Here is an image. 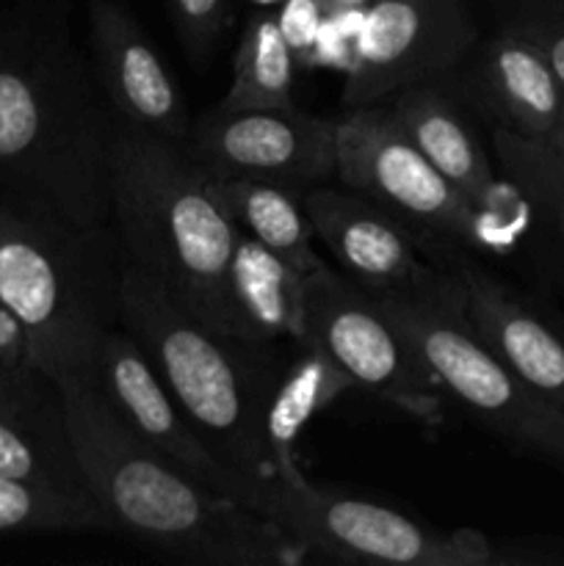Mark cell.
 Here are the masks:
<instances>
[{"label": "cell", "instance_id": "cell-2", "mask_svg": "<svg viewBox=\"0 0 564 566\" xmlns=\"http://www.w3.org/2000/svg\"><path fill=\"white\" fill-rule=\"evenodd\" d=\"M83 481L111 531L166 558L205 566H296L310 556L280 523L219 495L149 448L92 374L59 381Z\"/></svg>", "mask_w": 564, "mask_h": 566}, {"label": "cell", "instance_id": "cell-14", "mask_svg": "<svg viewBox=\"0 0 564 566\" xmlns=\"http://www.w3.org/2000/svg\"><path fill=\"white\" fill-rule=\"evenodd\" d=\"M302 199L315 238L365 291H409L440 276L420 260L412 227L363 193L326 182L304 191Z\"/></svg>", "mask_w": 564, "mask_h": 566}, {"label": "cell", "instance_id": "cell-5", "mask_svg": "<svg viewBox=\"0 0 564 566\" xmlns=\"http://www.w3.org/2000/svg\"><path fill=\"white\" fill-rule=\"evenodd\" d=\"M122 271L114 227L77 230L0 199V304L25 332L28 363L50 379L94 374L122 326Z\"/></svg>", "mask_w": 564, "mask_h": 566}, {"label": "cell", "instance_id": "cell-19", "mask_svg": "<svg viewBox=\"0 0 564 566\" xmlns=\"http://www.w3.org/2000/svg\"><path fill=\"white\" fill-rule=\"evenodd\" d=\"M385 103L429 164L470 202H479L495 180V169L470 122L437 81L401 88Z\"/></svg>", "mask_w": 564, "mask_h": 566}, {"label": "cell", "instance_id": "cell-28", "mask_svg": "<svg viewBox=\"0 0 564 566\" xmlns=\"http://www.w3.org/2000/svg\"><path fill=\"white\" fill-rule=\"evenodd\" d=\"M20 359H28L25 332L20 321L0 304V363H20Z\"/></svg>", "mask_w": 564, "mask_h": 566}, {"label": "cell", "instance_id": "cell-18", "mask_svg": "<svg viewBox=\"0 0 564 566\" xmlns=\"http://www.w3.org/2000/svg\"><path fill=\"white\" fill-rule=\"evenodd\" d=\"M232 329L260 346H307V276L249 235H238L227 271Z\"/></svg>", "mask_w": 564, "mask_h": 566}, {"label": "cell", "instance_id": "cell-11", "mask_svg": "<svg viewBox=\"0 0 564 566\" xmlns=\"http://www.w3.org/2000/svg\"><path fill=\"white\" fill-rule=\"evenodd\" d=\"M337 119L285 111H221L191 122L186 149L216 180H265L310 191L335 180Z\"/></svg>", "mask_w": 564, "mask_h": 566}, {"label": "cell", "instance_id": "cell-7", "mask_svg": "<svg viewBox=\"0 0 564 566\" xmlns=\"http://www.w3.org/2000/svg\"><path fill=\"white\" fill-rule=\"evenodd\" d=\"M370 293L446 396L457 398L503 440L564 468V409L525 385L484 346L459 307L451 274L424 287Z\"/></svg>", "mask_w": 564, "mask_h": 566}, {"label": "cell", "instance_id": "cell-30", "mask_svg": "<svg viewBox=\"0 0 564 566\" xmlns=\"http://www.w3.org/2000/svg\"><path fill=\"white\" fill-rule=\"evenodd\" d=\"M254 6H260V9H271V6H280L282 0H252Z\"/></svg>", "mask_w": 564, "mask_h": 566}, {"label": "cell", "instance_id": "cell-21", "mask_svg": "<svg viewBox=\"0 0 564 566\" xmlns=\"http://www.w3.org/2000/svg\"><path fill=\"white\" fill-rule=\"evenodd\" d=\"M216 191L243 235L263 243L304 276L324 269L326 260L313 247L315 230L304 210L302 191L243 177L216 180Z\"/></svg>", "mask_w": 564, "mask_h": 566}, {"label": "cell", "instance_id": "cell-22", "mask_svg": "<svg viewBox=\"0 0 564 566\" xmlns=\"http://www.w3.org/2000/svg\"><path fill=\"white\" fill-rule=\"evenodd\" d=\"M296 55L282 33L276 11L260 9L243 28L232 59V81L221 97V111H285L296 108L293 81Z\"/></svg>", "mask_w": 564, "mask_h": 566}, {"label": "cell", "instance_id": "cell-16", "mask_svg": "<svg viewBox=\"0 0 564 566\" xmlns=\"http://www.w3.org/2000/svg\"><path fill=\"white\" fill-rule=\"evenodd\" d=\"M451 276L459 307L484 346L564 409V332L473 260L457 258Z\"/></svg>", "mask_w": 564, "mask_h": 566}, {"label": "cell", "instance_id": "cell-1", "mask_svg": "<svg viewBox=\"0 0 564 566\" xmlns=\"http://www.w3.org/2000/svg\"><path fill=\"white\" fill-rule=\"evenodd\" d=\"M114 114L59 9L0 17V199L111 227Z\"/></svg>", "mask_w": 564, "mask_h": 566}, {"label": "cell", "instance_id": "cell-4", "mask_svg": "<svg viewBox=\"0 0 564 566\" xmlns=\"http://www.w3.org/2000/svg\"><path fill=\"white\" fill-rule=\"evenodd\" d=\"M119 324L147 354L210 451L254 484H274L263 418L285 368L276 346L213 329L127 260Z\"/></svg>", "mask_w": 564, "mask_h": 566}, {"label": "cell", "instance_id": "cell-23", "mask_svg": "<svg viewBox=\"0 0 564 566\" xmlns=\"http://www.w3.org/2000/svg\"><path fill=\"white\" fill-rule=\"evenodd\" d=\"M39 531H111V523L88 490L0 475V534Z\"/></svg>", "mask_w": 564, "mask_h": 566}, {"label": "cell", "instance_id": "cell-15", "mask_svg": "<svg viewBox=\"0 0 564 566\" xmlns=\"http://www.w3.org/2000/svg\"><path fill=\"white\" fill-rule=\"evenodd\" d=\"M0 475L88 490L64 390L28 359L0 363Z\"/></svg>", "mask_w": 564, "mask_h": 566}, {"label": "cell", "instance_id": "cell-29", "mask_svg": "<svg viewBox=\"0 0 564 566\" xmlns=\"http://www.w3.org/2000/svg\"><path fill=\"white\" fill-rule=\"evenodd\" d=\"M542 142H545L547 147H551L553 153H556L558 158L564 160V116H562V119L556 122V125H553V130L547 133V136L542 138Z\"/></svg>", "mask_w": 564, "mask_h": 566}, {"label": "cell", "instance_id": "cell-26", "mask_svg": "<svg viewBox=\"0 0 564 566\" xmlns=\"http://www.w3.org/2000/svg\"><path fill=\"white\" fill-rule=\"evenodd\" d=\"M509 22L542 50L564 88V0H534L520 6Z\"/></svg>", "mask_w": 564, "mask_h": 566}, {"label": "cell", "instance_id": "cell-3", "mask_svg": "<svg viewBox=\"0 0 564 566\" xmlns=\"http://www.w3.org/2000/svg\"><path fill=\"white\" fill-rule=\"evenodd\" d=\"M111 227L122 254L199 321L236 335L227 271L238 224L186 144L114 122Z\"/></svg>", "mask_w": 564, "mask_h": 566}, {"label": "cell", "instance_id": "cell-10", "mask_svg": "<svg viewBox=\"0 0 564 566\" xmlns=\"http://www.w3.org/2000/svg\"><path fill=\"white\" fill-rule=\"evenodd\" d=\"M476 39L464 0H370L346 72L343 108H368L415 83L451 75Z\"/></svg>", "mask_w": 564, "mask_h": 566}, {"label": "cell", "instance_id": "cell-9", "mask_svg": "<svg viewBox=\"0 0 564 566\" xmlns=\"http://www.w3.org/2000/svg\"><path fill=\"white\" fill-rule=\"evenodd\" d=\"M335 147L341 186L390 210L415 232L468 247L473 202L415 147L385 99L346 111L337 119Z\"/></svg>", "mask_w": 564, "mask_h": 566}, {"label": "cell", "instance_id": "cell-12", "mask_svg": "<svg viewBox=\"0 0 564 566\" xmlns=\"http://www.w3.org/2000/svg\"><path fill=\"white\" fill-rule=\"evenodd\" d=\"M92 376L114 407V412L149 448L164 453L175 468H180L182 473L197 479L208 490L263 514V503L271 484H254L210 451L197 426L188 420L169 387L155 374L147 354L122 326H116L100 346Z\"/></svg>", "mask_w": 564, "mask_h": 566}, {"label": "cell", "instance_id": "cell-8", "mask_svg": "<svg viewBox=\"0 0 564 566\" xmlns=\"http://www.w3.org/2000/svg\"><path fill=\"white\" fill-rule=\"evenodd\" d=\"M307 346L321 348L354 390H363L426 429L446 418V390L385 310L343 271L307 276Z\"/></svg>", "mask_w": 564, "mask_h": 566}, {"label": "cell", "instance_id": "cell-31", "mask_svg": "<svg viewBox=\"0 0 564 566\" xmlns=\"http://www.w3.org/2000/svg\"><path fill=\"white\" fill-rule=\"evenodd\" d=\"M509 6H512V11L514 9H520V6H529V3H534V0H506Z\"/></svg>", "mask_w": 564, "mask_h": 566}, {"label": "cell", "instance_id": "cell-24", "mask_svg": "<svg viewBox=\"0 0 564 566\" xmlns=\"http://www.w3.org/2000/svg\"><path fill=\"white\" fill-rule=\"evenodd\" d=\"M492 149L501 160L503 175L529 199L531 213L551 230L564 254V160L545 142L518 136L503 127H492Z\"/></svg>", "mask_w": 564, "mask_h": 566}, {"label": "cell", "instance_id": "cell-27", "mask_svg": "<svg viewBox=\"0 0 564 566\" xmlns=\"http://www.w3.org/2000/svg\"><path fill=\"white\" fill-rule=\"evenodd\" d=\"M330 9L332 0H282L280 3L276 20H280L282 33H285L299 66H310L315 39L330 17Z\"/></svg>", "mask_w": 564, "mask_h": 566}, {"label": "cell", "instance_id": "cell-20", "mask_svg": "<svg viewBox=\"0 0 564 566\" xmlns=\"http://www.w3.org/2000/svg\"><path fill=\"white\" fill-rule=\"evenodd\" d=\"M354 385L321 348L302 346L296 357L285 363L269 403H265L263 434L269 457L274 462L276 481L302 475L296 446L299 437L315 415L326 412L337 398L352 392Z\"/></svg>", "mask_w": 564, "mask_h": 566}, {"label": "cell", "instance_id": "cell-13", "mask_svg": "<svg viewBox=\"0 0 564 566\" xmlns=\"http://www.w3.org/2000/svg\"><path fill=\"white\" fill-rule=\"evenodd\" d=\"M92 66L114 122L186 144V99L169 66L130 9L119 0H88Z\"/></svg>", "mask_w": 564, "mask_h": 566}, {"label": "cell", "instance_id": "cell-6", "mask_svg": "<svg viewBox=\"0 0 564 566\" xmlns=\"http://www.w3.org/2000/svg\"><path fill=\"white\" fill-rule=\"evenodd\" d=\"M263 514L280 523L310 556L348 564L401 566H556L564 551L551 542L495 539L476 528H435L398 509L324 490L296 475L274 481Z\"/></svg>", "mask_w": 564, "mask_h": 566}, {"label": "cell", "instance_id": "cell-25", "mask_svg": "<svg viewBox=\"0 0 564 566\" xmlns=\"http://www.w3.org/2000/svg\"><path fill=\"white\" fill-rule=\"evenodd\" d=\"M166 9L188 59L205 64L224 36L232 0H166Z\"/></svg>", "mask_w": 564, "mask_h": 566}, {"label": "cell", "instance_id": "cell-17", "mask_svg": "<svg viewBox=\"0 0 564 566\" xmlns=\"http://www.w3.org/2000/svg\"><path fill=\"white\" fill-rule=\"evenodd\" d=\"M470 97L503 127L525 138H542L564 116V88L542 50L512 22L481 48L470 70Z\"/></svg>", "mask_w": 564, "mask_h": 566}]
</instances>
